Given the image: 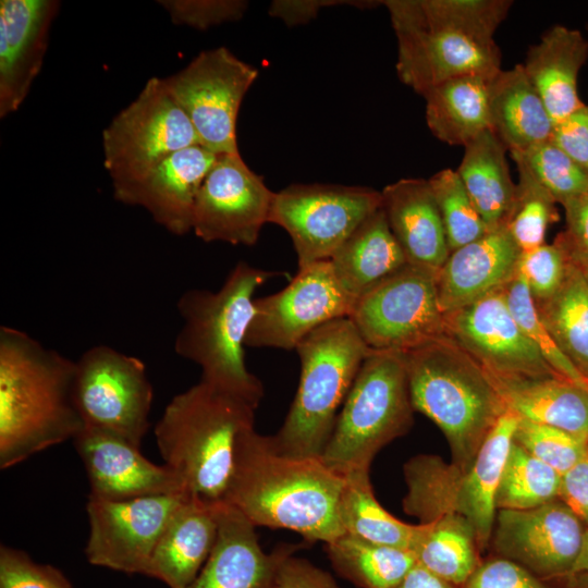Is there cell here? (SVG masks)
Returning a JSON list of instances; mask_svg holds the SVG:
<instances>
[{
  "label": "cell",
  "instance_id": "1",
  "mask_svg": "<svg viewBox=\"0 0 588 588\" xmlns=\"http://www.w3.org/2000/svg\"><path fill=\"white\" fill-rule=\"evenodd\" d=\"M345 477L321 458L282 454L271 436L250 428L236 442L222 502L255 527L287 529L308 542L329 543L344 535L340 517Z\"/></svg>",
  "mask_w": 588,
  "mask_h": 588
},
{
  "label": "cell",
  "instance_id": "2",
  "mask_svg": "<svg viewBox=\"0 0 588 588\" xmlns=\"http://www.w3.org/2000/svg\"><path fill=\"white\" fill-rule=\"evenodd\" d=\"M75 362L26 332L0 328V468L8 469L84 428Z\"/></svg>",
  "mask_w": 588,
  "mask_h": 588
},
{
  "label": "cell",
  "instance_id": "3",
  "mask_svg": "<svg viewBox=\"0 0 588 588\" xmlns=\"http://www.w3.org/2000/svg\"><path fill=\"white\" fill-rule=\"evenodd\" d=\"M278 274L238 261L218 291L188 290L176 304L183 326L174 341L175 353L201 368L200 380L255 408L264 387L246 368L245 338L255 311L256 290Z\"/></svg>",
  "mask_w": 588,
  "mask_h": 588
},
{
  "label": "cell",
  "instance_id": "4",
  "mask_svg": "<svg viewBox=\"0 0 588 588\" xmlns=\"http://www.w3.org/2000/svg\"><path fill=\"white\" fill-rule=\"evenodd\" d=\"M256 408L200 380L176 394L155 426L159 453L185 489L222 502L240 436L254 428Z\"/></svg>",
  "mask_w": 588,
  "mask_h": 588
},
{
  "label": "cell",
  "instance_id": "5",
  "mask_svg": "<svg viewBox=\"0 0 588 588\" xmlns=\"http://www.w3.org/2000/svg\"><path fill=\"white\" fill-rule=\"evenodd\" d=\"M401 354L414 411L443 432L452 463L469 466L506 411L483 367L450 336Z\"/></svg>",
  "mask_w": 588,
  "mask_h": 588
},
{
  "label": "cell",
  "instance_id": "6",
  "mask_svg": "<svg viewBox=\"0 0 588 588\" xmlns=\"http://www.w3.org/2000/svg\"><path fill=\"white\" fill-rule=\"evenodd\" d=\"M295 350L301 363L298 388L281 428L271 439L282 454L320 458L338 411L372 350L347 317L319 327Z\"/></svg>",
  "mask_w": 588,
  "mask_h": 588
},
{
  "label": "cell",
  "instance_id": "7",
  "mask_svg": "<svg viewBox=\"0 0 588 588\" xmlns=\"http://www.w3.org/2000/svg\"><path fill=\"white\" fill-rule=\"evenodd\" d=\"M517 422L518 416L506 409L467 467L428 454L407 461L404 511L420 523L462 516L474 528L480 551L489 549L498 512L495 493Z\"/></svg>",
  "mask_w": 588,
  "mask_h": 588
},
{
  "label": "cell",
  "instance_id": "8",
  "mask_svg": "<svg viewBox=\"0 0 588 588\" xmlns=\"http://www.w3.org/2000/svg\"><path fill=\"white\" fill-rule=\"evenodd\" d=\"M401 353L371 351L338 414L321 461L343 477L370 473L377 453L414 422Z\"/></svg>",
  "mask_w": 588,
  "mask_h": 588
},
{
  "label": "cell",
  "instance_id": "9",
  "mask_svg": "<svg viewBox=\"0 0 588 588\" xmlns=\"http://www.w3.org/2000/svg\"><path fill=\"white\" fill-rule=\"evenodd\" d=\"M383 4L397 39L399 78L416 93L424 95L456 77L493 76L502 70L494 40L431 21L419 0H389Z\"/></svg>",
  "mask_w": 588,
  "mask_h": 588
},
{
  "label": "cell",
  "instance_id": "10",
  "mask_svg": "<svg viewBox=\"0 0 588 588\" xmlns=\"http://www.w3.org/2000/svg\"><path fill=\"white\" fill-rule=\"evenodd\" d=\"M103 166L113 188L137 182L166 158L200 145L189 119L163 78H149L102 131Z\"/></svg>",
  "mask_w": 588,
  "mask_h": 588
},
{
  "label": "cell",
  "instance_id": "11",
  "mask_svg": "<svg viewBox=\"0 0 588 588\" xmlns=\"http://www.w3.org/2000/svg\"><path fill=\"white\" fill-rule=\"evenodd\" d=\"M347 318L372 351L406 353L448 336L437 274L408 264L360 295Z\"/></svg>",
  "mask_w": 588,
  "mask_h": 588
},
{
  "label": "cell",
  "instance_id": "12",
  "mask_svg": "<svg viewBox=\"0 0 588 588\" xmlns=\"http://www.w3.org/2000/svg\"><path fill=\"white\" fill-rule=\"evenodd\" d=\"M73 397L84 427L140 446L154 401L143 360L107 345L88 348L75 362Z\"/></svg>",
  "mask_w": 588,
  "mask_h": 588
},
{
  "label": "cell",
  "instance_id": "13",
  "mask_svg": "<svg viewBox=\"0 0 588 588\" xmlns=\"http://www.w3.org/2000/svg\"><path fill=\"white\" fill-rule=\"evenodd\" d=\"M380 207L381 192L370 187L293 184L274 193L269 222L289 233L302 269L329 260Z\"/></svg>",
  "mask_w": 588,
  "mask_h": 588
},
{
  "label": "cell",
  "instance_id": "14",
  "mask_svg": "<svg viewBox=\"0 0 588 588\" xmlns=\"http://www.w3.org/2000/svg\"><path fill=\"white\" fill-rule=\"evenodd\" d=\"M258 70L225 47L199 52L163 83L193 124L201 146L216 155L240 152L236 120Z\"/></svg>",
  "mask_w": 588,
  "mask_h": 588
},
{
  "label": "cell",
  "instance_id": "15",
  "mask_svg": "<svg viewBox=\"0 0 588 588\" xmlns=\"http://www.w3.org/2000/svg\"><path fill=\"white\" fill-rule=\"evenodd\" d=\"M587 528L561 500L527 510H498L489 548L560 588L573 587V572Z\"/></svg>",
  "mask_w": 588,
  "mask_h": 588
},
{
  "label": "cell",
  "instance_id": "16",
  "mask_svg": "<svg viewBox=\"0 0 588 588\" xmlns=\"http://www.w3.org/2000/svg\"><path fill=\"white\" fill-rule=\"evenodd\" d=\"M353 304L330 261L314 262L298 269L283 290L255 299L245 346L295 350L319 327L348 317Z\"/></svg>",
  "mask_w": 588,
  "mask_h": 588
},
{
  "label": "cell",
  "instance_id": "17",
  "mask_svg": "<svg viewBox=\"0 0 588 588\" xmlns=\"http://www.w3.org/2000/svg\"><path fill=\"white\" fill-rule=\"evenodd\" d=\"M274 193L240 152L218 155L198 192L192 231L204 242L255 245Z\"/></svg>",
  "mask_w": 588,
  "mask_h": 588
},
{
  "label": "cell",
  "instance_id": "18",
  "mask_svg": "<svg viewBox=\"0 0 588 588\" xmlns=\"http://www.w3.org/2000/svg\"><path fill=\"white\" fill-rule=\"evenodd\" d=\"M181 492L109 501L88 498V562L127 574L145 575L150 556L177 506Z\"/></svg>",
  "mask_w": 588,
  "mask_h": 588
},
{
  "label": "cell",
  "instance_id": "19",
  "mask_svg": "<svg viewBox=\"0 0 588 588\" xmlns=\"http://www.w3.org/2000/svg\"><path fill=\"white\" fill-rule=\"evenodd\" d=\"M444 316L448 336L485 370L509 377L559 375L520 329L503 287Z\"/></svg>",
  "mask_w": 588,
  "mask_h": 588
},
{
  "label": "cell",
  "instance_id": "20",
  "mask_svg": "<svg viewBox=\"0 0 588 588\" xmlns=\"http://www.w3.org/2000/svg\"><path fill=\"white\" fill-rule=\"evenodd\" d=\"M72 441L88 477V498L121 501L188 492L168 465L152 463L121 437L84 427Z\"/></svg>",
  "mask_w": 588,
  "mask_h": 588
},
{
  "label": "cell",
  "instance_id": "21",
  "mask_svg": "<svg viewBox=\"0 0 588 588\" xmlns=\"http://www.w3.org/2000/svg\"><path fill=\"white\" fill-rule=\"evenodd\" d=\"M56 0L0 1V118L15 112L42 66Z\"/></svg>",
  "mask_w": 588,
  "mask_h": 588
},
{
  "label": "cell",
  "instance_id": "22",
  "mask_svg": "<svg viewBox=\"0 0 588 588\" xmlns=\"http://www.w3.org/2000/svg\"><path fill=\"white\" fill-rule=\"evenodd\" d=\"M217 157L201 145L181 149L137 182L113 188V196L122 204L146 209L168 232L187 234L198 192Z\"/></svg>",
  "mask_w": 588,
  "mask_h": 588
},
{
  "label": "cell",
  "instance_id": "23",
  "mask_svg": "<svg viewBox=\"0 0 588 588\" xmlns=\"http://www.w3.org/2000/svg\"><path fill=\"white\" fill-rule=\"evenodd\" d=\"M215 547L187 588H278L279 568L302 544H282L266 553L256 527L235 507L220 502Z\"/></svg>",
  "mask_w": 588,
  "mask_h": 588
},
{
  "label": "cell",
  "instance_id": "24",
  "mask_svg": "<svg viewBox=\"0 0 588 588\" xmlns=\"http://www.w3.org/2000/svg\"><path fill=\"white\" fill-rule=\"evenodd\" d=\"M519 255L507 226L452 250L437 273L441 310H456L503 287L516 273Z\"/></svg>",
  "mask_w": 588,
  "mask_h": 588
},
{
  "label": "cell",
  "instance_id": "25",
  "mask_svg": "<svg viewBox=\"0 0 588 588\" xmlns=\"http://www.w3.org/2000/svg\"><path fill=\"white\" fill-rule=\"evenodd\" d=\"M381 209L407 264L437 274L451 252L429 181L401 179L387 185Z\"/></svg>",
  "mask_w": 588,
  "mask_h": 588
},
{
  "label": "cell",
  "instance_id": "26",
  "mask_svg": "<svg viewBox=\"0 0 588 588\" xmlns=\"http://www.w3.org/2000/svg\"><path fill=\"white\" fill-rule=\"evenodd\" d=\"M219 503L188 494L170 517L145 575L169 588H187L215 547Z\"/></svg>",
  "mask_w": 588,
  "mask_h": 588
},
{
  "label": "cell",
  "instance_id": "27",
  "mask_svg": "<svg viewBox=\"0 0 588 588\" xmlns=\"http://www.w3.org/2000/svg\"><path fill=\"white\" fill-rule=\"evenodd\" d=\"M506 409L588 444V388L560 375L509 377L485 370Z\"/></svg>",
  "mask_w": 588,
  "mask_h": 588
},
{
  "label": "cell",
  "instance_id": "28",
  "mask_svg": "<svg viewBox=\"0 0 588 588\" xmlns=\"http://www.w3.org/2000/svg\"><path fill=\"white\" fill-rule=\"evenodd\" d=\"M588 58V39L577 29L556 25L531 46L523 64L554 124L579 111L577 77Z\"/></svg>",
  "mask_w": 588,
  "mask_h": 588
},
{
  "label": "cell",
  "instance_id": "29",
  "mask_svg": "<svg viewBox=\"0 0 588 588\" xmlns=\"http://www.w3.org/2000/svg\"><path fill=\"white\" fill-rule=\"evenodd\" d=\"M489 109L490 128L510 154L551 139L554 123L523 64L491 78Z\"/></svg>",
  "mask_w": 588,
  "mask_h": 588
},
{
  "label": "cell",
  "instance_id": "30",
  "mask_svg": "<svg viewBox=\"0 0 588 588\" xmlns=\"http://www.w3.org/2000/svg\"><path fill=\"white\" fill-rule=\"evenodd\" d=\"M329 261L353 302L407 265L381 207L360 223Z\"/></svg>",
  "mask_w": 588,
  "mask_h": 588
},
{
  "label": "cell",
  "instance_id": "31",
  "mask_svg": "<svg viewBox=\"0 0 588 588\" xmlns=\"http://www.w3.org/2000/svg\"><path fill=\"white\" fill-rule=\"evenodd\" d=\"M464 148L456 172L488 231L507 226L517 192L510 174L507 149L491 130L478 135Z\"/></svg>",
  "mask_w": 588,
  "mask_h": 588
},
{
  "label": "cell",
  "instance_id": "32",
  "mask_svg": "<svg viewBox=\"0 0 588 588\" xmlns=\"http://www.w3.org/2000/svg\"><path fill=\"white\" fill-rule=\"evenodd\" d=\"M493 76L456 77L427 90L422 95L426 122L433 136L449 145L465 147L491 130L489 87Z\"/></svg>",
  "mask_w": 588,
  "mask_h": 588
},
{
  "label": "cell",
  "instance_id": "33",
  "mask_svg": "<svg viewBox=\"0 0 588 588\" xmlns=\"http://www.w3.org/2000/svg\"><path fill=\"white\" fill-rule=\"evenodd\" d=\"M370 473L345 476L340 500V517L344 534L366 541L413 551L424 524H407L389 513L376 499Z\"/></svg>",
  "mask_w": 588,
  "mask_h": 588
},
{
  "label": "cell",
  "instance_id": "34",
  "mask_svg": "<svg viewBox=\"0 0 588 588\" xmlns=\"http://www.w3.org/2000/svg\"><path fill=\"white\" fill-rule=\"evenodd\" d=\"M422 524L413 548L417 563L462 587L482 561L474 528L458 515H443Z\"/></svg>",
  "mask_w": 588,
  "mask_h": 588
},
{
  "label": "cell",
  "instance_id": "35",
  "mask_svg": "<svg viewBox=\"0 0 588 588\" xmlns=\"http://www.w3.org/2000/svg\"><path fill=\"white\" fill-rule=\"evenodd\" d=\"M334 571L359 588H394L417 563L409 549L377 544L344 534L326 543Z\"/></svg>",
  "mask_w": 588,
  "mask_h": 588
},
{
  "label": "cell",
  "instance_id": "36",
  "mask_svg": "<svg viewBox=\"0 0 588 588\" xmlns=\"http://www.w3.org/2000/svg\"><path fill=\"white\" fill-rule=\"evenodd\" d=\"M536 306L560 350L587 382L588 284L579 267L571 260L558 292Z\"/></svg>",
  "mask_w": 588,
  "mask_h": 588
},
{
  "label": "cell",
  "instance_id": "37",
  "mask_svg": "<svg viewBox=\"0 0 588 588\" xmlns=\"http://www.w3.org/2000/svg\"><path fill=\"white\" fill-rule=\"evenodd\" d=\"M562 475L514 440L495 493L497 510H527L559 498Z\"/></svg>",
  "mask_w": 588,
  "mask_h": 588
},
{
  "label": "cell",
  "instance_id": "38",
  "mask_svg": "<svg viewBox=\"0 0 588 588\" xmlns=\"http://www.w3.org/2000/svg\"><path fill=\"white\" fill-rule=\"evenodd\" d=\"M428 181L441 215L450 252L489 232L456 170L443 169Z\"/></svg>",
  "mask_w": 588,
  "mask_h": 588
},
{
  "label": "cell",
  "instance_id": "39",
  "mask_svg": "<svg viewBox=\"0 0 588 588\" xmlns=\"http://www.w3.org/2000/svg\"><path fill=\"white\" fill-rule=\"evenodd\" d=\"M511 158L525 167L556 204L563 206L588 193V173L551 140L511 152Z\"/></svg>",
  "mask_w": 588,
  "mask_h": 588
},
{
  "label": "cell",
  "instance_id": "40",
  "mask_svg": "<svg viewBox=\"0 0 588 588\" xmlns=\"http://www.w3.org/2000/svg\"><path fill=\"white\" fill-rule=\"evenodd\" d=\"M518 172L516 203L507 229L520 252L544 244L550 224L559 220L556 201L528 170L515 163Z\"/></svg>",
  "mask_w": 588,
  "mask_h": 588
},
{
  "label": "cell",
  "instance_id": "41",
  "mask_svg": "<svg viewBox=\"0 0 588 588\" xmlns=\"http://www.w3.org/2000/svg\"><path fill=\"white\" fill-rule=\"evenodd\" d=\"M509 308L523 332L559 375L587 387L584 377L560 350L538 313L526 281L519 273L503 286Z\"/></svg>",
  "mask_w": 588,
  "mask_h": 588
},
{
  "label": "cell",
  "instance_id": "42",
  "mask_svg": "<svg viewBox=\"0 0 588 588\" xmlns=\"http://www.w3.org/2000/svg\"><path fill=\"white\" fill-rule=\"evenodd\" d=\"M430 20L485 40L506 17L511 0H419Z\"/></svg>",
  "mask_w": 588,
  "mask_h": 588
},
{
  "label": "cell",
  "instance_id": "43",
  "mask_svg": "<svg viewBox=\"0 0 588 588\" xmlns=\"http://www.w3.org/2000/svg\"><path fill=\"white\" fill-rule=\"evenodd\" d=\"M513 440L561 475L588 456L587 443L580 439L562 429L519 417Z\"/></svg>",
  "mask_w": 588,
  "mask_h": 588
},
{
  "label": "cell",
  "instance_id": "44",
  "mask_svg": "<svg viewBox=\"0 0 588 588\" xmlns=\"http://www.w3.org/2000/svg\"><path fill=\"white\" fill-rule=\"evenodd\" d=\"M571 259L556 244H542L534 249L520 252L516 272L529 289L535 303L553 296L563 284Z\"/></svg>",
  "mask_w": 588,
  "mask_h": 588
},
{
  "label": "cell",
  "instance_id": "45",
  "mask_svg": "<svg viewBox=\"0 0 588 588\" xmlns=\"http://www.w3.org/2000/svg\"><path fill=\"white\" fill-rule=\"evenodd\" d=\"M0 588H73L54 566L35 562L25 551L0 548Z\"/></svg>",
  "mask_w": 588,
  "mask_h": 588
},
{
  "label": "cell",
  "instance_id": "46",
  "mask_svg": "<svg viewBox=\"0 0 588 588\" xmlns=\"http://www.w3.org/2000/svg\"><path fill=\"white\" fill-rule=\"evenodd\" d=\"M171 22L199 30L228 22H235L245 14L248 2L243 0H159Z\"/></svg>",
  "mask_w": 588,
  "mask_h": 588
},
{
  "label": "cell",
  "instance_id": "47",
  "mask_svg": "<svg viewBox=\"0 0 588 588\" xmlns=\"http://www.w3.org/2000/svg\"><path fill=\"white\" fill-rule=\"evenodd\" d=\"M461 588H560L510 560L490 555Z\"/></svg>",
  "mask_w": 588,
  "mask_h": 588
},
{
  "label": "cell",
  "instance_id": "48",
  "mask_svg": "<svg viewBox=\"0 0 588 588\" xmlns=\"http://www.w3.org/2000/svg\"><path fill=\"white\" fill-rule=\"evenodd\" d=\"M565 229L556 243L575 264L588 262V193L563 205Z\"/></svg>",
  "mask_w": 588,
  "mask_h": 588
},
{
  "label": "cell",
  "instance_id": "49",
  "mask_svg": "<svg viewBox=\"0 0 588 588\" xmlns=\"http://www.w3.org/2000/svg\"><path fill=\"white\" fill-rule=\"evenodd\" d=\"M550 140L588 173V107L554 124Z\"/></svg>",
  "mask_w": 588,
  "mask_h": 588
},
{
  "label": "cell",
  "instance_id": "50",
  "mask_svg": "<svg viewBox=\"0 0 588 588\" xmlns=\"http://www.w3.org/2000/svg\"><path fill=\"white\" fill-rule=\"evenodd\" d=\"M383 1H339V0H275L272 1L268 13L280 19L287 26L306 24L314 20L319 12L329 7L352 5L360 9L372 8Z\"/></svg>",
  "mask_w": 588,
  "mask_h": 588
},
{
  "label": "cell",
  "instance_id": "51",
  "mask_svg": "<svg viewBox=\"0 0 588 588\" xmlns=\"http://www.w3.org/2000/svg\"><path fill=\"white\" fill-rule=\"evenodd\" d=\"M278 588H339L334 578L309 561L289 555L278 574Z\"/></svg>",
  "mask_w": 588,
  "mask_h": 588
},
{
  "label": "cell",
  "instance_id": "52",
  "mask_svg": "<svg viewBox=\"0 0 588 588\" xmlns=\"http://www.w3.org/2000/svg\"><path fill=\"white\" fill-rule=\"evenodd\" d=\"M559 499L588 529V456L562 475Z\"/></svg>",
  "mask_w": 588,
  "mask_h": 588
},
{
  "label": "cell",
  "instance_id": "53",
  "mask_svg": "<svg viewBox=\"0 0 588 588\" xmlns=\"http://www.w3.org/2000/svg\"><path fill=\"white\" fill-rule=\"evenodd\" d=\"M394 588H461L416 563Z\"/></svg>",
  "mask_w": 588,
  "mask_h": 588
},
{
  "label": "cell",
  "instance_id": "54",
  "mask_svg": "<svg viewBox=\"0 0 588 588\" xmlns=\"http://www.w3.org/2000/svg\"><path fill=\"white\" fill-rule=\"evenodd\" d=\"M573 587L588 588V529L586 530L581 552L574 567Z\"/></svg>",
  "mask_w": 588,
  "mask_h": 588
},
{
  "label": "cell",
  "instance_id": "55",
  "mask_svg": "<svg viewBox=\"0 0 588 588\" xmlns=\"http://www.w3.org/2000/svg\"><path fill=\"white\" fill-rule=\"evenodd\" d=\"M575 264V262H574ZM579 269L581 270L583 272V275L585 278V280L587 281V284H588V262H584V264H576Z\"/></svg>",
  "mask_w": 588,
  "mask_h": 588
},
{
  "label": "cell",
  "instance_id": "56",
  "mask_svg": "<svg viewBox=\"0 0 588 588\" xmlns=\"http://www.w3.org/2000/svg\"><path fill=\"white\" fill-rule=\"evenodd\" d=\"M587 452H588V444H587Z\"/></svg>",
  "mask_w": 588,
  "mask_h": 588
},
{
  "label": "cell",
  "instance_id": "57",
  "mask_svg": "<svg viewBox=\"0 0 588 588\" xmlns=\"http://www.w3.org/2000/svg\"><path fill=\"white\" fill-rule=\"evenodd\" d=\"M587 33H588V26H587Z\"/></svg>",
  "mask_w": 588,
  "mask_h": 588
},
{
  "label": "cell",
  "instance_id": "58",
  "mask_svg": "<svg viewBox=\"0 0 588 588\" xmlns=\"http://www.w3.org/2000/svg\"><path fill=\"white\" fill-rule=\"evenodd\" d=\"M587 385H588V381H587Z\"/></svg>",
  "mask_w": 588,
  "mask_h": 588
}]
</instances>
